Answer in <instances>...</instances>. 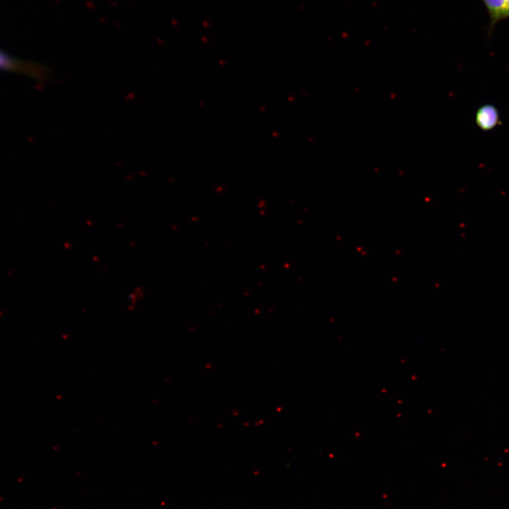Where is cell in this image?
Returning a JSON list of instances; mask_svg holds the SVG:
<instances>
[{
  "instance_id": "3",
  "label": "cell",
  "mask_w": 509,
  "mask_h": 509,
  "mask_svg": "<svg viewBox=\"0 0 509 509\" xmlns=\"http://www.w3.org/2000/svg\"><path fill=\"white\" fill-rule=\"evenodd\" d=\"M0 69L34 73L33 68H30L28 64L18 62L2 51H0Z\"/></svg>"
},
{
  "instance_id": "4",
  "label": "cell",
  "mask_w": 509,
  "mask_h": 509,
  "mask_svg": "<svg viewBox=\"0 0 509 509\" xmlns=\"http://www.w3.org/2000/svg\"><path fill=\"white\" fill-rule=\"evenodd\" d=\"M509 18V0L507 3L505 10V18Z\"/></svg>"
},
{
  "instance_id": "1",
  "label": "cell",
  "mask_w": 509,
  "mask_h": 509,
  "mask_svg": "<svg viewBox=\"0 0 509 509\" xmlns=\"http://www.w3.org/2000/svg\"><path fill=\"white\" fill-rule=\"evenodd\" d=\"M499 117L497 109L491 105L481 106L476 115V123L483 130L493 128L498 122Z\"/></svg>"
},
{
  "instance_id": "2",
  "label": "cell",
  "mask_w": 509,
  "mask_h": 509,
  "mask_svg": "<svg viewBox=\"0 0 509 509\" xmlns=\"http://www.w3.org/2000/svg\"><path fill=\"white\" fill-rule=\"evenodd\" d=\"M491 19V27L505 18V10L508 0H483Z\"/></svg>"
}]
</instances>
